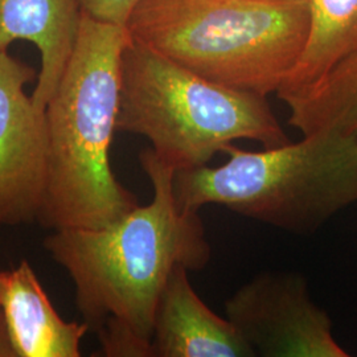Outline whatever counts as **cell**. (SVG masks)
<instances>
[{
    "label": "cell",
    "mask_w": 357,
    "mask_h": 357,
    "mask_svg": "<svg viewBox=\"0 0 357 357\" xmlns=\"http://www.w3.org/2000/svg\"><path fill=\"white\" fill-rule=\"evenodd\" d=\"M153 200L102 228L52 230L44 248L75 286L76 306L90 330L122 324L153 343L160 295L178 265L203 270L212 257L199 213L175 197V169L153 149L139 153Z\"/></svg>",
    "instance_id": "obj_1"
},
{
    "label": "cell",
    "mask_w": 357,
    "mask_h": 357,
    "mask_svg": "<svg viewBox=\"0 0 357 357\" xmlns=\"http://www.w3.org/2000/svg\"><path fill=\"white\" fill-rule=\"evenodd\" d=\"M130 41L126 26L82 13L75 50L45 106L48 180L38 218L45 229L102 228L139 205L110 165Z\"/></svg>",
    "instance_id": "obj_2"
},
{
    "label": "cell",
    "mask_w": 357,
    "mask_h": 357,
    "mask_svg": "<svg viewBox=\"0 0 357 357\" xmlns=\"http://www.w3.org/2000/svg\"><path fill=\"white\" fill-rule=\"evenodd\" d=\"M126 28L200 76L268 97L303 53L310 10L293 0H142Z\"/></svg>",
    "instance_id": "obj_3"
},
{
    "label": "cell",
    "mask_w": 357,
    "mask_h": 357,
    "mask_svg": "<svg viewBox=\"0 0 357 357\" xmlns=\"http://www.w3.org/2000/svg\"><path fill=\"white\" fill-rule=\"evenodd\" d=\"M222 166L175 174L181 211L221 205L240 216L299 236L319 230L357 203V138L317 131L302 141L248 151L230 144Z\"/></svg>",
    "instance_id": "obj_4"
},
{
    "label": "cell",
    "mask_w": 357,
    "mask_h": 357,
    "mask_svg": "<svg viewBox=\"0 0 357 357\" xmlns=\"http://www.w3.org/2000/svg\"><path fill=\"white\" fill-rule=\"evenodd\" d=\"M116 131L147 138L175 172L208 166L236 141L289 143L266 97L200 76L131 38L122 57Z\"/></svg>",
    "instance_id": "obj_5"
},
{
    "label": "cell",
    "mask_w": 357,
    "mask_h": 357,
    "mask_svg": "<svg viewBox=\"0 0 357 357\" xmlns=\"http://www.w3.org/2000/svg\"><path fill=\"white\" fill-rule=\"evenodd\" d=\"M225 311L255 356H349L335 339L330 315L312 301L301 273L255 275L230 296Z\"/></svg>",
    "instance_id": "obj_6"
},
{
    "label": "cell",
    "mask_w": 357,
    "mask_h": 357,
    "mask_svg": "<svg viewBox=\"0 0 357 357\" xmlns=\"http://www.w3.org/2000/svg\"><path fill=\"white\" fill-rule=\"evenodd\" d=\"M35 70L0 51V228L38 222L48 180V128L26 85Z\"/></svg>",
    "instance_id": "obj_7"
},
{
    "label": "cell",
    "mask_w": 357,
    "mask_h": 357,
    "mask_svg": "<svg viewBox=\"0 0 357 357\" xmlns=\"http://www.w3.org/2000/svg\"><path fill=\"white\" fill-rule=\"evenodd\" d=\"M178 265L160 295L153 319V357H255L228 318L205 305Z\"/></svg>",
    "instance_id": "obj_8"
},
{
    "label": "cell",
    "mask_w": 357,
    "mask_h": 357,
    "mask_svg": "<svg viewBox=\"0 0 357 357\" xmlns=\"http://www.w3.org/2000/svg\"><path fill=\"white\" fill-rule=\"evenodd\" d=\"M82 13L77 0H0V51L16 40L36 45L41 69L32 100L45 106L76 45Z\"/></svg>",
    "instance_id": "obj_9"
},
{
    "label": "cell",
    "mask_w": 357,
    "mask_h": 357,
    "mask_svg": "<svg viewBox=\"0 0 357 357\" xmlns=\"http://www.w3.org/2000/svg\"><path fill=\"white\" fill-rule=\"evenodd\" d=\"M1 311L16 357H79L89 324L66 321L52 305L32 266L4 271Z\"/></svg>",
    "instance_id": "obj_10"
},
{
    "label": "cell",
    "mask_w": 357,
    "mask_h": 357,
    "mask_svg": "<svg viewBox=\"0 0 357 357\" xmlns=\"http://www.w3.org/2000/svg\"><path fill=\"white\" fill-rule=\"evenodd\" d=\"M306 47L277 93L283 100L317 84L333 66L357 52V0H307Z\"/></svg>",
    "instance_id": "obj_11"
},
{
    "label": "cell",
    "mask_w": 357,
    "mask_h": 357,
    "mask_svg": "<svg viewBox=\"0 0 357 357\" xmlns=\"http://www.w3.org/2000/svg\"><path fill=\"white\" fill-rule=\"evenodd\" d=\"M303 135L335 131L357 138V52L310 88L282 100Z\"/></svg>",
    "instance_id": "obj_12"
},
{
    "label": "cell",
    "mask_w": 357,
    "mask_h": 357,
    "mask_svg": "<svg viewBox=\"0 0 357 357\" xmlns=\"http://www.w3.org/2000/svg\"><path fill=\"white\" fill-rule=\"evenodd\" d=\"M96 333L106 357H153V343L114 321L102 324Z\"/></svg>",
    "instance_id": "obj_13"
},
{
    "label": "cell",
    "mask_w": 357,
    "mask_h": 357,
    "mask_svg": "<svg viewBox=\"0 0 357 357\" xmlns=\"http://www.w3.org/2000/svg\"><path fill=\"white\" fill-rule=\"evenodd\" d=\"M142 0H77L81 13L115 26H128V19Z\"/></svg>",
    "instance_id": "obj_14"
},
{
    "label": "cell",
    "mask_w": 357,
    "mask_h": 357,
    "mask_svg": "<svg viewBox=\"0 0 357 357\" xmlns=\"http://www.w3.org/2000/svg\"><path fill=\"white\" fill-rule=\"evenodd\" d=\"M3 287H4V271L0 270V324L4 323V317L1 311V295H3Z\"/></svg>",
    "instance_id": "obj_15"
},
{
    "label": "cell",
    "mask_w": 357,
    "mask_h": 357,
    "mask_svg": "<svg viewBox=\"0 0 357 357\" xmlns=\"http://www.w3.org/2000/svg\"><path fill=\"white\" fill-rule=\"evenodd\" d=\"M293 1H307V0H293Z\"/></svg>",
    "instance_id": "obj_16"
}]
</instances>
